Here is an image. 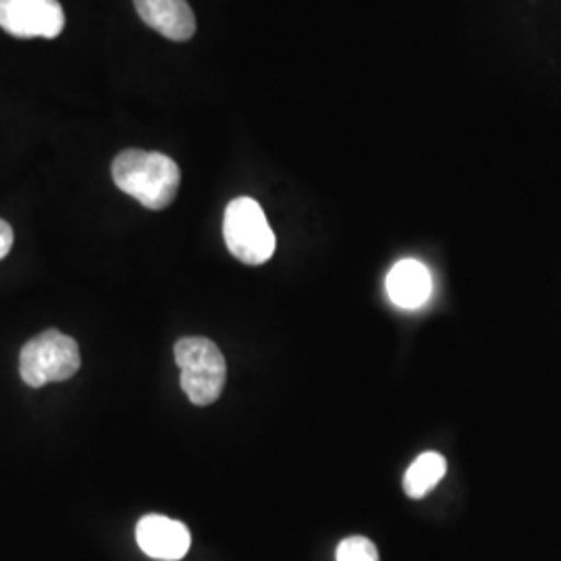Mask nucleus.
<instances>
[{
  "label": "nucleus",
  "instance_id": "5",
  "mask_svg": "<svg viewBox=\"0 0 561 561\" xmlns=\"http://www.w3.org/2000/svg\"><path fill=\"white\" fill-rule=\"evenodd\" d=\"M0 27L21 41H53L65 30V11L59 0H0Z\"/></svg>",
  "mask_w": 561,
  "mask_h": 561
},
{
  "label": "nucleus",
  "instance_id": "3",
  "mask_svg": "<svg viewBox=\"0 0 561 561\" xmlns=\"http://www.w3.org/2000/svg\"><path fill=\"white\" fill-rule=\"evenodd\" d=\"M222 238L229 252L250 266L271 261L277 248L275 233L261 204L245 196L229 202L222 219Z\"/></svg>",
  "mask_w": 561,
  "mask_h": 561
},
{
  "label": "nucleus",
  "instance_id": "7",
  "mask_svg": "<svg viewBox=\"0 0 561 561\" xmlns=\"http://www.w3.org/2000/svg\"><path fill=\"white\" fill-rule=\"evenodd\" d=\"M141 21L173 42L190 41L196 32V18L185 0H134Z\"/></svg>",
  "mask_w": 561,
  "mask_h": 561
},
{
  "label": "nucleus",
  "instance_id": "6",
  "mask_svg": "<svg viewBox=\"0 0 561 561\" xmlns=\"http://www.w3.org/2000/svg\"><path fill=\"white\" fill-rule=\"evenodd\" d=\"M136 541L148 558L180 561L190 551L192 537L185 524L159 514H150L138 522Z\"/></svg>",
  "mask_w": 561,
  "mask_h": 561
},
{
  "label": "nucleus",
  "instance_id": "8",
  "mask_svg": "<svg viewBox=\"0 0 561 561\" xmlns=\"http://www.w3.org/2000/svg\"><path fill=\"white\" fill-rule=\"evenodd\" d=\"M387 294L400 308H421L433 294V277L419 261H400L387 275Z\"/></svg>",
  "mask_w": 561,
  "mask_h": 561
},
{
  "label": "nucleus",
  "instance_id": "9",
  "mask_svg": "<svg viewBox=\"0 0 561 561\" xmlns=\"http://www.w3.org/2000/svg\"><path fill=\"white\" fill-rule=\"evenodd\" d=\"M447 472V461L437 451H426L412 461L403 477V489L405 495L412 500L426 497Z\"/></svg>",
  "mask_w": 561,
  "mask_h": 561
},
{
  "label": "nucleus",
  "instance_id": "4",
  "mask_svg": "<svg viewBox=\"0 0 561 561\" xmlns=\"http://www.w3.org/2000/svg\"><path fill=\"white\" fill-rule=\"evenodd\" d=\"M81 366L80 345L57 329H48L21 347L20 375L25 385L41 389L48 382L71 379Z\"/></svg>",
  "mask_w": 561,
  "mask_h": 561
},
{
  "label": "nucleus",
  "instance_id": "1",
  "mask_svg": "<svg viewBox=\"0 0 561 561\" xmlns=\"http://www.w3.org/2000/svg\"><path fill=\"white\" fill-rule=\"evenodd\" d=\"M113 180L121 192L136 198L148 210L171 206L180 192L181 171L178 162L161 152L123 150L113 161Z\"/></svg>",
  "mask_w": 561,
  "mask_h": 561
},
{
  "label": "nucleus",
  "instance_id": "2",
  "mask_svg": "<svg viewBox=\"0 0 561 561\" xmlns=\"http://www.w3.org/2000/svg\"><path fill=\"white\" fill-rule=\"evenodd\" d=\"M181 389L194 405H210L221 398L227 381V362L215 341L183 337L175 343Z\"/></svg>",
  "mask_w": 561,
  "mask_h": 561
},
{
  "label": "nucleus",
  "instance_id": "11",
  "mask_svg": "<svg viewBox=\"0 0 561 561\" xmlns=\"http://www.w3.org/2000/svg\"><path fill=\"white\" fill-rule=\"evenodd\" d=\"M13 240H15V236H13L11 225L0 219V261H2V259H7V254L11 252V248H13Z\"/></svg>",
  "mask_w": 561,
  "mask_h": 561
},
{
  "label": "nucleus",
  "instance_id": "10",
  "mask_svg": "<svg viewBox=\"0 0 561 561\" xmlns=\"http://www.w3.org/2000/svg\"><path fill=\"white\" fill-rule=\"evenodd\" d=\"M337 561H379L377 545L364 537H350L337 547Z\"/></svg>",
  "mask_w": 561,
  "mask_h": 561
}]
</instances>
